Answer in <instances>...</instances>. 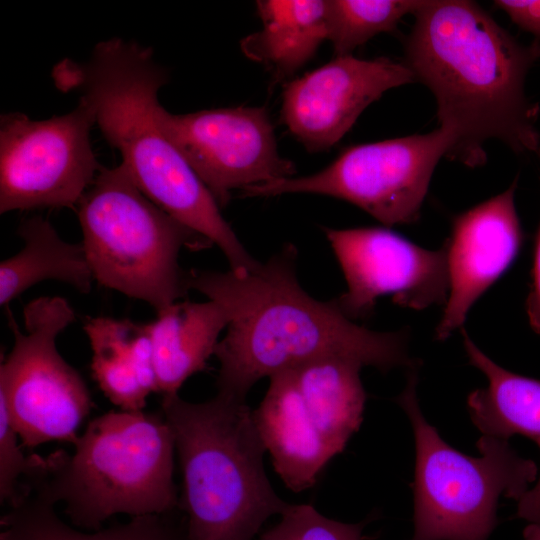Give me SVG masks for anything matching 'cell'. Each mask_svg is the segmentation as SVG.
Returning a JSON list of instances; mask_svg holds the SVG:
<instances>
[{
  "instance_id": "obj_1",
  "label": "cell",
  "mask_w": 540,
  "mask_h": 540,
  "mask_svg": "<svg viewBox=\"0 0 540 540\" xmlns=\"http://www.w3.org/2000/svg\"><path fill=\"white\" fill-rule=\"evenodd\" d=\"M413 15L403 63L436 99L440 128L451 141L446 157L483 165L492 139L517 155H537L540 107L525 83L540 59V41L521 43L472 1H423Z\"/></svg>"
},
{
  "instance_id": "obj_2",
  "label": "cell",
  "mask_w": 540,
  "mask_h": 540,
  "mask_svg": "<svg viewBox=\"0 0 540 540\" xmlns=\"http://www.w3.org/2000/svg\"><path fill=\"white\" fill-rule=\"evenodd\" d=\"M297 250L285 245L247 273L187 271L189 289L227 313L214 355L218 393L246 400L260 379L311 360L345 356L382 372L419 365L408 354V333L377 332L345 316L336 300L319 301L300 286Z\"/></svg>"
},
{
  "instance_id": "obj_3",
  "label": "cell",
  "mask_w": 540,
  "mask_h": 540,
  "mask_svg": "<svg viewBox=\"0 0 540 540\" xmlns=\"http://www.w3.org/2000/svg\"><path fill=\"white\" fill-rule=\"evenodd\" d=\"M55 86L76 92L94 112L95 123L137 187L179 222L218 246L237 273L258 261L245 249L220 206L166 135L159 113L166 70L150 47L113 37L97 43L89 58L59 61Z\"/></svg>"
},
{
  "instance_id": "obj_4",
  "label": "cell",
  "mask_w": 540,
  "mask_h": 540,
  "mask_svg": "<svg viewBox=\"0 0 540 540\" xmlns=\"http://www.w3.org/2000/svg\"><path fill=\"white\" fill-rule=\"evenodd\" d=\"M183 478L179 508L189 540H251L290 506L264 468L267 451L246 400L223 393L193 403L162 397Z\"/></svg>"
},
{
  "instance_id": "obj_5",
  "label": "cell",
  "mask_w": 540,
  "mask_h": 540,
  "mask_svg": "<svg viewBox=\"0 0 540 540\" xmlns=\"http://www.w3.org/2000/svg\"><path fill=\"white\" fill-rule=\"evenodd\" d=\"M57 450L46 468L24 482L56 505L71 524L97 531L112 516L165 514L179 507L176 451L161 411H109L91 420L73 443Z\"/></svg>"
},
{
  "instance_id": "obj_6",
  "label": "cell",
  "mask_w": 540,
  "mask_h": 540,
  "mask_svg": "<svg viewBox=\"0 0 540 540\" xmlns=\"http://www.w3.org/2000/svg\"><path fill=\"white\" fill-rule=\"evenodd\" d=\"M76 211L94 280L156 312L190 290L180 250L212 245L151 201L122 164L101 167Z\"/></svg>"
},
{
  "instance_id": "obj_7",
  "label": "cell",
  "mask_w": 540,
  "mask_h": 540,
  "mask_svg": "<svg viewBox=\"0 0 540 540\" xmlns=\"http://www.w3.org/2000/svg\"><path fill=\"white\" fill-rule=\"evenodd\" d=\"M418 369H408L406 386L395 399L410 420L415 442L410 540H487L498 524L499 498L519 501L538 479V467L501 438L482 435L477 457L446 443L420 409Z\"/></svg>"
},
{
  "instance_id": "obj_8",
  "label": "cell",
  "mask_w": 540,
  "mask_h": 540,
  "mask_svg": "<svg viewBox=\"0 0 540 540\" xmlns=\"http://www.w3.org/2000/svg\"><path fill=\"white\" fill-rule=\"evenodd\" d=\"M363 367L357 358L331 356L269 377L253 415L274 469L291 491L314 486L358 431L367 398L360 378Z\"/></svg>"
},
{
  "instance_id": "obj_9",
  "label": "cell",
  "mask_w": 540,
  "mask_h": 540,
  "mask_svg": "<svg viewBox=\"0 0 540 540\" xmlns=\"http://www.w3.org/2000/svg\"><path fill=\"white\" fill-rule=\"evenodd\" d=\"M23 318L24 331L8 311L14 343L0 366V403L22 446L73 444L93 406L85 381L56 347L75 313L64 298L45 296L29 302Z\"/></svg>"
},
{
  "instance_id": "obj_10",
  "label": "cell",
  "mask_w": 540,
  "mask_h": 540,
  "mask_svg": "<svg viewBox=\"0 0 540 540\" xmlns=\"http://www.w3.org/2000/svg\"><path fill=\"white\" fill-rule=\"evenodd\" d=\"M451 146L440 127L344 150L323 170L242 189V196L314 193L346 200L386 226L415 222L434 169Z\"/></svg>"
},
{
  "instance_id": "obj_11",
  "label": "cell",
  "mask_w": 540,
  "mask_h": 540,
  "mask_svg": "<svg viewBox=\"0 0 540 540\" xmlns=\"http://www.w3.org/2000/svg\"><path fill=\"white\" fill-rule=\"evenodd\" d=\"M94 124V112L81 98L72 111L45 120L2 114L0 213L76 209L102 167L90 141Z\"/></svg>"
},
{
  "instance_id": "obj_12",
  "label": "cell",
  "mask_w": 540,
  "mask_h": 540,
  "mask_svg": "<svg viewBox=\"0 0 540 540\" xmlns=\"http://www.w3.org/2000/svg\"><path fill=\"white\" fill-rule=\"evenodd\" d=\"M161 125L220 207L234 189L290 178L295 165L277 149L264 107H227L173 114L161 107Z\"/></svg>"
},
{
  "instance_id": "obj_13",
  "label": "cell",
  "mask_w": 540,
  "mask_h": 540,
  "mask_svg": "<svg viewBox=\"0 0 540 540\" xmlns=\"http://www.w3.org/2000/svg\"><path fill=\"white\" fill-rule=\"evenodd\" d=\"M347 290L335 298L352 321L368 318L379 297L423 310L445 304L449 293L446 247L428 250L381 227L325 229Z\"/></svg>"
},
{
  "instance_id": "obj_14",
  "label": "cell",
  "mask_w": 540,
  "mask_h": 540,
  "mask_svg": "<svg viewBox=\"0 0 540 540\" xmlns=\"http://www.w3.org/2000/svg\"><path fill=\"white\" fill-rule=\"evenodd\" d=\"M414 81L403 62L338 56L286 85L282 119L307 150H327L384 92Z\"/></svg>"
},
{
  "instance_id": "obj_15",
  "label": "cell",
  "mask_w": 540,
  "mask_h": 540,
  "mask_svg": "<svg viewBox=\"0 0 540 540\" xmlns=\"http://www.w3.org/2000/svg\"><path fill=\"white\" fill-rule=\"evenodd\" d=\"M517 178L504 192L456 216L445 242L449 293L435 337L461 328L474 303L510 267L523 239L515 208Z\"/></svg>"
},
{
  "instance_id": "obj_16",
  "label": "cell",
  "mask_w": 540,
  "mask_h": 540,
  "mask_svg": "<svg viewBox=\"0 0 540 540\" xmlns=\"http://www.w3.org/2000/svg\"><path fill=\"white\" fill-rule=\"evenodd\" d=\"M463 345L471 365L488 384L467 397L470 418L482 435L508 440L522 435L540 449V380L508 371L491 360L461 329ZM518 518L540 530V473L533 488L517 501Z\"/></svg>"
},
{
  "instance_id": "obj_17",
  "label": "cell",
  "mask_w": 540,
  "mask_h": 540,
  "mask_svg": "<svg viewBox=\"0 0 540 540\" xmlns=\"http://www.w3.org/2000/svg\"><path fill=\"white\" fill-rule=\"evenodd\" d=\"M91 351V370L104 395L121 410L140 411L158 393L148 323L88 317L83 323Z\"/></svg>"
},
{
  "instance_id": "obj_18",
  "label": "cell",
  "mask_w": 540,
  "mask_h": 540,
  "mask_svg": "<svg viewBox=\"0 0 540 540\" xmlns=\"http://www.w3.org/2000/svg\"><path fill=\"white\" fill-rule=\"evenodd\" d=\"M227 325L224 308L208 299L177 301L157 312L148 326L162 397L177 395L190 376L207 367Z\"/></svg>"
},
{
  "instance_id": "obj_19",
  "label": "cell",
  "mask_w": 540,
  "mask_h": 540,
  "mask_svg": "<svg viewBox=\"0 0 540 540\" xmlns=\"http://www.w3.org/2000/svg\"><path fill=\"white\" fill-rule=\"evenodd\" d=\"M256 6L262 29L244 37L241 50L276 79L297 72L328 38L327 1L262 0Z\"/></svg>"
},
{
  "instance_id": "obj_20",
  "label": "cell",
  "mask_w": 540,
  "mask_h": 540,
  "mask_svg": "<svg viewBox=\"0 0 540 540\" xmlns=\"http://www.w3.org/2000/svg\"><path fill=\"white\" fill-rule=\"evenodd\" d=\"M18 235L23 248L0 264L1 306L44 280L63 282L83 294L91 291L94 277L82 243L63 240L40 215L24 218Z\"/></svg>"
},
{
  "instance_id": "obj_21",
  "label": "cell",
  "mask_w": 540,
  "mask_h": 540,
  "mask_svg": "<svg viewBox=\"0 0 540 540\" xmlns=\"http://www.w3.org/2000/svg\"><path fill=\"white\" fill-rule=\"evenodd\" d=\"M55 507L42 492L25 487L20 499L1 516L0 540H189L186 521L178 520L175 511L82 531L62 520Z\"/></svg>"
},
{
  "instance_id": "obj_22",
  "label": "cell",
  "mask_w": 540,
  "mask_h": 540,
  "mask_svg": "<svg viewBox=\"0 0 540 540\" xmlns=\"http://www.w3.org/2000/svg\"><path fill=\"white\" fill-rule=\"evenodd\" d=\"M423 1L417 0H329L328 38L338 56L352 52L375 35L393 30L407 14H414Z\"/></svg>"
},
{
  "instance_id": "obj_23",
  "label": "cell",
  "mask_w": 540,
  "mask_h": 540,
  "mask_svg": "<svg viewBox=\"0 0 540 540\" xmlns=\"http://www.w3.org/2000/svg\"><path fill=\"white\" fill-rule=\"evenodd\" d=\"M280 521L259 540H363L365 521L343 523L323 516L308 504H290Z\"/></svg>"
},
{
  "instance_id": "obj_24",
  "label": "cell",
  "mask_w": 540,
  "mask_h": 540,
  "mask_svg": "<svg viewBox=\"0 0 540 540\" xmlns=\"http://www.w3.org/2000/svg\"><path fill=\"white\" fill-rule=\"evenodd\" d=\"M18 438L5 406L0 403V502L8 506L21 497L20 479L38 475L47 464V456L26 455Z\"/></svg>"
},
{
  "instance_id": "obj_25",
  "label": "cell",
  "mask_w": 540,
  "mask_h": 540,
  "mask_svg": "<svg viewBox=\"0 0 540 540\" xmlns=\"http://www.w3.org/2000/svg\"><path fill=\"white\" fill-rule=\"evenodd\" d=\"M494 4L519 28L540 41V0H497Z\"/></svg>"
},
{
  "instance_id": "obj_26",
  "label": "cell",
  "mask_w": 540,
  "mask_h": 540,
  "mask_svg": "<svg viewBox=\"0 0 540 540\" xmlns=\"http://www.w3.org/2000/svg\"><path fill=\"white\" fill-rule=\"evenodd\" d=\"M537 156L540 159V149ZM526 311L531 328L540 335V224L535 239L532 283L526 300Z\"/></svg>"
},
{
  "instance_id": "obj_27",
  "label": "cell",
  "mask_w": 540,
  "mask_h": 540,
  "mask_svg": "<svg viewBox=\"0 0 540 540\" xmlns=\"http://www.w3.org/2000/svg\"><path fill=\"white\" fill-rule=\"evenodd\" d=\"M523 540H540V531L526 526L523 531Z\"/></svg>"
}]
</instances>
